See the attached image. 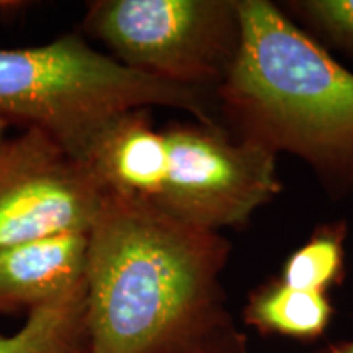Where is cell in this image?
Listing matches in <instances>:
<instances>
[{
    "label": "cell",
    "mask_w": 353,
    "mask_h": 353,
    "mask_svg": "<svg viewBox=\"0 0 353 353\" xmlns=\"http://www.w3.org/2000/svg\"><path fill=\"white\" fill-rule=\"evenodd\" d=\"M85 283L59 301L34 309L12 334H0V353H90Z\"/></svg>",
    "instance_id": "cell-9"
},
{
    "label": "cell",
    "mask_w": 353,
    "mask_h": 353,
    "mask_svg": "<svg viewBox=\"0 0 353 353\" xmlns=\"http://www.w3.org/2000/svg\"><path fill=\"white\" fill-rule=\"evenodd\" d=\"M332 314L329 294L293 290L278 278L259 286L244 307V321L259 332L296 341H316L324 335Z\"/></svg>",
    "instance_id": "cell-8"
},
{
    "label": "cell",
    "mask_w": 353,
    "mask_h": 353,
    "mask_svg": "<svg viewBox=\"0 0 353 353\" xmlns=\"http://www.w3.org/2000/svg\"><path fill=\"white\" fill-rule=\"evenodd\" d=\"M103 190L72 152L37 128L0 149V249L88 232Z\"/></svg>",
    "instance_id": "cell-6"
},
{
    "label": "cell",
    "mask_w": 353,
    "mask_h": 353,
    "mask_svg": "<svg viewBox=\"0 0 353 353\" xmlns=\"http://www.w3.org/2000/svg\"><path fill=\"white\" fill-rule=\"evenodd\" d=\"M8 125H10V123H8L3 117H0V149H2V148H3V144L7 143V139H6V132H7V128H8Z\"/></svg>",
    "instance_id": "cell-15"
},
{
    "label": "cell",
    "mask_w": 353,
    "mask_h": 353,
    "mask_svg": "<svg viewBox=\"0 0 353 353\" xmlns=\"http://www.w3.org/2000/svg\"><path fill=\"white\" fill-rule=\"evenodd\" d=\"M343 223L325 224L290 255L278 280L293 290L325 293L342 281L345 267Z\"/></svg>",
    "instance_id": "cell-10"
},
{
    "label": "cell",
    "mask_w": 353,
    "mask_h": 353,
    "mask_svg": "<svg viewBox=\"0 0 353 353\" xmlns=\"http://www.w3.org/2000/svg\"><path fill=\"white\" fill-rule=\"evenodd\" d=\"M82 26L128 69L214 94L241 43L239 0H94Z\"/></svg>",
    "instance_id": "cell-4"
},
{
    "label": "cell",
    "mask_w": 353,
    "mask_h": 353,
    "mask_svg": "<svg viewBox=\"0 0 353 353\" xmlns=\"http://www.w3.org/2000/svg\"><path fill=\"white\" fill-rule=\"evenodd\" d=\"M241 43L216 90L232 138L353 188V74L267 0H239Z\"/></svg>",
    "instance_id": "cell-2"
},
{
    "label": "cell",
    "mask_w": 353,
    "mask_h": 353,
    "mask_svg": "<svg viewBox=\"0 0 353 353\" xmlns=\"http://www.w3.org/2000/svg\"><path fill=\"white\" fill-rule=\"evenodd\" d=\"M26 3L25 2H0V13H6V15H15L17 12L25 10Z\"/></svg>",
    "instance_id": "cell-14"
},
{
    "label": "cell",
    "mask_w": 353,
    "mask_h": 353,
    "mask_svg": "<svg viewBox=\"0 0 353 353\" xmlns=\"http://www.w3.org/2000/svg\"><path fill=\"white\" fill-rule=\"evenodd\" d=\"M290 6L309 28L353 56V0H303Z\"/></svg>",
    "instance_id": "cell-11"
},
{
    "label": "cell",
    "mask_w": 353,
    "mask_h": 353,
    "mask_svg": "<svg viewBox=\"0 0 353 353\" xmlns=\"http://www.w3.org/2000/svg\"><path fill=\"white\" fill-rule=\"evenodd\" d=\"M229 252L221 232L105 193L88 231L90 353H192L232 325L221 285Z\"/></svg>",
    "instance_id": "cell-1"
},
{
    "label": "cell",
    "mask_w": 353,
    "mask_h": 353,
    "mask_svg": "<svg viewBox=\"0 0 353 353\" xmlns=\"http://www.w3.org/2000/svg\"><path fill=\"white\" fill-rule=\"evenodd\" d=\"M213 97L128 69L77 33L37 46L0 48V117L48 132L70 152L130 110L176 108L216 126Z\"/></svg>",
    "instance_id": "cell-3"
},
{
    "label": "cell",
    "mask_w": 353,
    "mask_h": 353,
    "mask_svg": "<svg viewBox=\"0 0 353 353\" xmlns=\"http://www.w3.org/2000/svg\"><path fill=\"white\" fill-rule=\"evenodd\" d=\"M148 206L187 226H242L281 190L276 156L218 125L172 123Z\"/></svg>",
    "instance_id": "cell-5"
},
{
    "label": "cell",
    "mask_w": 353,
    "mask_h": 353,
    "mask_svg": "<svg viewBox=\"0 0 353 353\" xmlns=\"http://www.w3.org/2000/svg\"><path fill=\"white\" fill-rule=\"evenodd\" d=\"M314 353H353V341L329 343V345L319 348Z\"/></svg>",
    "instance_id": "cell-13"
},
{
    "label": "cell",
    "mask_w": 353,
    "mask_h": 353,
    "mask_svg": "<svg viewBox=\"0 0 353 353\" xmlns=\"http://www.w3.org/2000/svg\"><path fill=\"white\" fill-rule=\"evenodd\" d=\"M88 232L0 249V314L26 316L85 283Z\"/></svg>",
    "instance_id": "cell-7"
},
{
    "label": "cell",
    "mask_w": 353,
    "mask_h": 353,
    "mask_svg": "<svg viewBox=\"0 0 353 353\" xmlns=\"http://www.w3.org/2000/svg\"><path fill=\"white\" fill-rule=\"evenodd\" d=\"M192 353H247V339L232 324Z\"/></svg>",
    "instance_id": "cell-12"
}]
</instances>
